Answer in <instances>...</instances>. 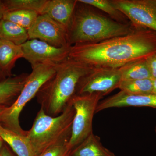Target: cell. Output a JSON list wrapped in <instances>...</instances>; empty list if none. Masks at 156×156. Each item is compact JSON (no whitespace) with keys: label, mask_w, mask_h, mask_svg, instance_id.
<instances>
[{"label":"cell","mask_w":156,"mask_h":156,"mask_svg":"<svg viewBox=\"0 0 156 156\" xmlns=\"http://www.w3.org/2000/svg\"><path fill=\"white\" fill-rule=\"evenodd\" d=\"M23 56L21 45L0 40V78L5 80L11 77L16 61Z\"/></svg>","instance_id":"obj_13"},{"label":"cell","mask_w":156,"mask_h":156,"mask_svg":"<svg viewBox=\"0 0 156 156\" xmlns=\"http://www.w3.org/2000/svg\"><path fill=\"white\" fill-rule=\"evenodd\" d=\"M136 27L150 29L156 32V0H110Z\"/></svg>","instance_id":"obj_8"},{"label":"cell","mask_w":156,"mask_h":156,"mask_svg":"<svg viewBox=\"0 0 156 156\" xmlns=\"http://www.w3.org/2000/svg\"><path fill=\"white\" fill-rule=\"evenodd\" d=\"M126 107L156 108V94L136 95L120 91L100 101L97 107L96 113L107 109Z\"/></svg>","instance_id":"obj_11"},{"label":"cell","mask_w":156,"mask_h":156,"mask_svg":"<svg viewBox=\"0 0 156 156\" xmlns=\"http://www.w3.org/2000/svg\"><path fill=\"white\" fill-rule=\"evenodd\" d=\"M121 80L119 68L94 67L80 80L76 95L100 93L104 96L119 89Z\"/></svg>","instance_id":"obj_7"},{"label":"cell","mask_w":156,"mask_h":156,"mask_svg":"<svg viewBox=\"0 0 156 156\" xmlns=\"http://www.w3.org/2000/svg\"><path fill=\"white\" fill-rule=\"evenodd\" d=\"M133 27V30L126 35L94 44L71 46L69 57L93 67L113 68L147 59L156 53V32Z\"/></svg>","instance_id":"obj_1"},{"label":"cell","mask_w":156,"mask_h":156,"mask_svg":"<svg viewBox=\"0 0 156 156\" xmlns=\"http://www.w3.org/2000/svg\"><path fill=\"white\" fill-rule=\"evenodd\" d=\"M71 151L69 143H66L49 148L39 156H69Z\"/></svg>","instance_id":"obj_23"},{"label":"cell","mask_w":156,"mask_h":156,"mask_svg":"<svg viewBox=\"0 0 156 156\" xmlns=\"http://www.w3.org/2000/svg\"><path fill=\"white\" fill-rule=\"evenodd\" d=\"M4 141H3L2 139L0 137V152H1V149H2V147L4 144Z\"/></svg>","instance_id":"obj_29"},{"label":"cell","mask_w":156,"mask_h":156,"mask_svg":"<svg viewBox=\"0 0 156 156\" xmlns=\"http://www.w3.org/2000/svg\"><path fill=\"white\" fill-rule=\"evenodd\" d=\"M48 0H6L3 1L6 12L16 10L35 11L43 14Z\"/></svg>","instance_id":"obj_19"},{"label":"cell","mask_w":156,"mask_h":156,"mask_svg":"<svg viewBox=\"0 0 156 156\" xmlns=\"http://www.w3.org/2000/svg\"><path fill=\"white\" fill-rule=\"evenodd\" d=\"M39 15L35 11L16 10L5 12L3 19L16 23L28 30L35 22Z\"/></svg>","instance_id":"obj_21"},{"label":"cell","mask_w":156,"mask_h":156,"mask_svg":"<svg viewBox=\"0 0 156 156\" xmlns=\"http://www.w3.org/2000/svg\"><path fill=\"white\" fill-rule=\"evenodd\" d=\"M0 156H14L11 151L9 149V147L3 144L1 152H0Z\"/></svg>","instance_id":"obj_25"},{"label":"cell","mask_w":156,"mask_h":156,"mask_svg":"<svg viewBox=\"0 0 156 156\" xmlns=\"http://www.w3.org/2000/svg\"></svg>","instance_id":"obj_31"},{"label":"cell","mask_w":156,"mask_h":156,"mask_svg":"<svg viewBox=\"0 0 156 156\" xmlns=\"http://www.w3.org/2000/svg\"><path fill=\"white\" fill-rule=\"evenodd\" d=\"M28 75L29 74L23 73L0 81V105L7 106L9 105L10 106L15 102L22 91Z\"/></svg>","instance_id":"obj_14"},{"label":"cell","mask_w":156,"mask_h":156,"mask_svg":"<svg viewBox=\"0 0 156 156\" xmlns=\"http://www.w3.org/2000/svg\"><path fill=\"white\" fill-rule=\"evenodd\" d=\"M7 107H8L4 106V105H0V116Z\"/></svg>","instance_id":"obj_28"},{"label":"cell","mask_w":156,"mask_h":156,"mask_svg":"<svg viewBox=\"0 0 156 156\" xmlns=\"http://www.w3.org/2000/svg\"><path fill=\"white\" fill-rule=\"evenodd\" d=\"M78 0H48L43 14L68 30Z\"/></svg>","instance_id":"obj_12"},{"label":"cell","mask_w":156,"mask_h":156,"mask_svg":"<svg viewBox=\"0 0 156 156\" xmlns=\"http://www.w3.org/2000/svg\"><path fill=\"white\" fill-rule=\"evenodd\" d=\"M133 28L131 23L117 22L99 13L94 7L78 0L67 30L68 42L70 47L94 44L126 35Z\"/></svg>","instance_id":"obj_3"},{"label":"cell","mask_w":156,"mask_h":156,"mask_svg":"<svg viewBox=\"0 0 156 156\" xmlns=\"http://www.w3.org/2000/svg\"><path fill=\"white\" fill-rule=\"evenodd\" d=\"M28 40V32L25 28L5 20H0V40L20 46Z\"/></svg>","instance_id":"obj_17"},{"label":"cell","mask_w":156,"mask_h":156,"mask_svg":"<svg viewBox=\"0 0 156 156\" xmlns=\"http://www.w3.org/2000/svg\"><path fill=\"white\" fill-rule=\"evenodd\" d=\"M153 94H156V79L153 80Z\"/></svg>","instance_id":"obj_27"},{"label":"cell","mask_w":156,"mask_h":156,"mask_svg":"<svg viewBox=\"0 0 156 156\" xmlns=\"http://www.w3.org/2000/svg\"><path fill=\"white\" fill-rule=\"evenodd\" d=\"M23 58L32 68L44 63L58 64L69 57L71 47L56 48L37 39L28 40L21 45Z\"/></svg>","instance_id":"obj_9"},{"label":"cell","mask_w":156,"mask_h":156,"mask_svg":"<svg viewBox=\"0 0 156 156\" xmlns=\"http://www.w3.org/2000/svg\"><path fill=\"white\" fill-rule=\"evenodd\" d=\"M147 59L133 62L119 68L122 80L151 79Z\"/></svg>","instance_id":"obj_18"},{"label":"cell","mask_w":156,"mask_h":156,"mask_svg":"<svg viewBox=\"0 0 156 156\" xmlns=\"http://www.w3.org/2000/svg\"><path fill=\"white\" fill-rule=\"evenodd\" d=\"M27 32L29 40L37 39L56 48L70 47L68 42L67 29L47 14L39 15Z\"/></svg>","instance_id":"obj_10"},{"label":"cell","mask_w":156,"mask_h":156,"mask_svg":"<svg viewBox=\"0 0 156 156\" xmlns=\"http://www.w3.org/2000/svg\"><path fill=\"white\" fill-rule=\"evenodd\" d=\"M0 137L9 144L17 156H36L27 136L7 129L1 124Z\"/></svg>","instance_id":"obj_15"},{"label":"cell","mask_w":156,"mask_h":156,"mask_svg":"<svg viewBox=\"0 0 156 156\" xmlns=\"http://www.w3.org/2000/svg\"><path fill=\"white\" fill-rule=\"evenodd\" d=\"M5 12V8L3 1H0V20L3 19V16Z\"/></svg>","instance_id":"obj_26"},{"label":"cell","mask_w":156,"mask_h":156,"mask_svg":"<svg viewBox=\"0 0 156 156\" xmlns=\"http://www.w3.org/2000/svg\"><path fill=\"white\" fill-rule=\"evenodd\" d=\"M74 115L71 102L57 116L49 115L43 109H40L27 134L36 156L49 148L69 143Z\"/></svg>","instance_id":"obj_4"},{"label":"cell","mask_w":156,"mask_h":156,"mask_svg":"<svg viewBox=\"0 0 156 156\" xmlns=\"http://www.w3.org/2000/svg\"><path fill=\"white\" fill-rule=\"evenodd\" d=\"M58 64L44 63L32 68L25 85L20 94L11 106L8 107L0 116V124L5 128L20 135L26 136L20 124V115L23 109L35 96L41 87L53 77L56 72Z\"/></svg>","instance_id":"obj_5"},{"label":"cell","mask_w":156,"mask_h":156,"mask_svg":"<svg viewBox=\"0 0 156 156\" xmlns=\"http://www.w3.org/2000/svg\"><path fill=\"white\" fill-rule=\"evenodd\" d=\"M93 68L70 57L57 65L55 75L37 93V100L41 108L51 116L61 114L75 96L81 78Z\"/></svg>","instance_id":"obj_2"},{"label":"cell","mask_w":156,"mask_h":156,"mask_svg":"<svg viewBox=\"0 0 156 156\" xmlns=\"http://www.w3.org/2000/svg\"><path fill=\"white\" fill-rule=\"evenodd\" d=\"M69 156H115L102 145L100 137L92 133L71 151Z\"/></svg>","instance_id":"obj_16"},{"label":"cell","mask_w":156,"mask_h":156,"mask_svg":"<svg viewBox=\"0 0 156 156\" xmlns=\"http://www.w3.org/2000/svg\"><path fill=\"white\" fill-rule=\"evenodd\" d=\"M103 95L100 93L75 95L72 100L75 115L69 141L73 149L93 133L92 121L96 108Z\"/></svg>","instance_id":"obj_6"},{"label":"cell","mask_w":156,"mask_h":156,"mask_svg":"<svg viewBox=\"0 0 156 156\" xmlns=\"http://www.w3.org/2000/svg\"><path fill=\"white\" fill-rule=\"evenodd\" d=\"M79 1L103 11L108 15L109 17L117 22L122 23H131L128 18L122 12L112 5L110 0H79Z\"/></svg>","instance_id":"obj_20"},{"label":"cell","mask_w":156,"mask_h":156,"mask_svg":"<svg viewBox=\"0 0 156 156\" xmlns=\"http://www.w3.org/2000/svg\"><path fill=\"white\" fill-rule=\"evenodd\" d=\"M148 66L150 72L151 79H156V53L147 59Z\"/></svg>","instance_id":"obj_24"},{"label":"cell","mask_w":156,"mask_h":156,"mask_svg":"<svg viewBox=\"0 0 156 156\" xmlns=\"http://www.w3.org/2000/svg\"><path fill=\"white\" fill-rule=\"evenodd\" d=\"M153 79L121 80L119 89L136 95L153 94Z\"/></svg>","instance_id":"obj_22"},{"label":"cell","mask_w":156,"mask_h":156,"mask_svg":"<svg viewBox=\"0 0 156 156\" xmlns=\"http://www.w3.org/2000/svg\"><path fill=\"white\" fill-rule=\"evenodd\" d=\"M155 131L156 134V126L155 127Z\"/></svg>","instance_id":"obj_30"}]
</instances>
